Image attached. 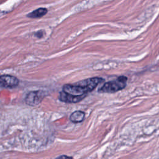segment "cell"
Wrapping results in <instances>:
<instances>
[{
  "instance_id": "cell-3",
  "label": "cell",
  "mask_w": 159,
  "mask_h": 159,
  "mask_svg": "<svg viewBox=\"0 0 159 159\" xmlns=\"http://www.w3.org/2000/svg\"><path fill=\"white\" fill-rule=\"evenodd\" d=\"M45 97V92L42 91H35L29 93L25 99V103L31 106H35L41 102Z\"/></svg>"
},
{
  "instance_id": "cell-7",
  "label": "cell",
  "mask_w": 159,
  "mask_h": 159,
  "mask_svg": "<svg viewBox=\"0 0 159 159\" xmlns=\"http://www.w3.org/2000/svg\"><path fill=\"white\" fill-rule=\"evenodd\" d=\"M47 12V9L46 8L41 7L31 12L30 13L27 14V16L30 18H39L45 15Z\"/></svg>"
},
{
  "instance_id": "cell-5",
  "label": "cell",
  "mask_w": 159,
  "mask_h": 159,
  "mask_svg": "<svg viewBox=\"0 0 159 159\" xmlns=\"http://www.w3.org/2000/svg\"><path fill=\"white\" fill-rule=\"evenodd\" d=\"M86 97V95L80 96H75L70 94H68L63 91H61L59 94V99L65 102L68 103H76L80 102L82 99H83Z\"/></svg>"
},
{
  "instance_id": "cell-2",
  "label": "cell",
  "mask_w": 159,
  "mask_h": 159,
  "mask_svg": "<svg viewBox=\"0 0 159 159\" xmlns=\"http://www.w3.org/2000/svg\"><path fill=\"white\" fill-rule=\"evenodd\" d=\"M127 78L124 76L118 77L113 81L104 83L98 90L99 93H112L122 90L126 86Z\"/></svg>"
},
{
  "instance_id": "cell-4",
  "label": "cell",
  "mask_w": 159,
  "mask_h": 159,
  "mask_svg": "<svg viewBox=\"0 0 159 159\" xmlns=\"http://www.w3.org/2000/svg\"><path fill=\"white\" fill-rule=\"evenodd\" d=\"M19 84V80L15 76L4 75L0 76V86L4 88H14Z\"/></svg>"
},
{
  "instance_id": "cell-8",
  "label": "cell",
  "mask_w": 159,
  "mask_h": 159,
  "mask_svg": "<svg viewBox=\"0 0 159 159\" xmlns=\"http://www.w3.org/2000/svg\"><path fill=\"white\" fill-rule=\"evenodd\" d=\"M55 159H73V158L71 157L67 156V155H60V156L56 158Z\"/></svg>"
},
{
  "instance_id": "cell-1",
  "label": "cell",
  "mask_w": 159,
  "mask_h": 159,
  "mask_svg": "<svg viewBox=\"0 0 159 159\" xmlns=\"http://www.w3.org/2000/svg\"><path fill=\"white\" fill-rule=\"evenodd\" d=\"M104 79L98 77L88 78L73 84H66L63 86V92L75 96H84L92 91Z\"/></svg>"
},
{
  "instance_id": "cell-6",
  "label": "cell",
  "mask_w": 159,
  "mask_h": 159,
  "mask_svg": "<svg viewBox=\"0 0 159 159\" xmlns=\"http://www.w3.org/2000/svg\"><path fill=\"white\" fill-rule=\"evenodd\" d=\"M85 114L81 111H76L73 112L70 116V120L74 123H78L83 121Z\"/></svg>"
},
{
  "instance_id": "cell-9",
  "label": "cell",
  "mask_w": 159,
  "mask_h": 159,
  "mask_svg": "<svg viewBox=\"0 0 159 159\" xmlns=\"http://www.w3.org/2000/svg\"><path fill=\"white\" fill-rule=\"evenodd\" d=\"M35 35H36L38 37L40 38V37H42L43 36V33H42V31H39V32H37V33Z\"/></svg>"
}]
</instances>
